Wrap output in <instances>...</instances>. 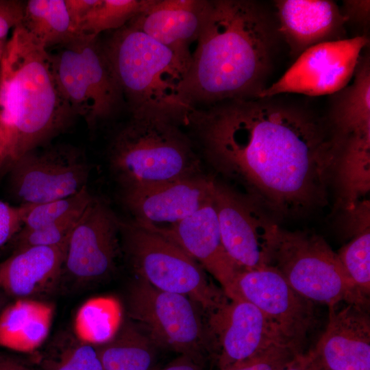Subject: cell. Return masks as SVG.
Segmentation results:
<instances>
[{
    "mask_svg": "<svg viewBox=\"0 0 370 370\" xmlns=\"http://www.w3.org/2000/svg\"><path fill=\"white\" fill-rule=\"evenodd\" d=\"M207 161L278 217L328 201L339 149L326 118L278 96L195 108L186 119Z\"/></svg>",
    "mask_w": 370,
    "mask_h": 370,
    "instance_id": "6da1fadb",
    "label": "cell"
},
{
    "mask_svg": "<svg viewBox=\"0 0 370 370\" xmlns=\"http://www.w3.org/2000/svg\"><path fill=\"white\" fill-rule=\"evenodd\" d=\"M282 40L275 14L251 0L206 1L201 29L180 99L190 111L258 98L268 86Z\"/></svg>",
    "mask_w": 370,
    "mask_h": 370,
    "instance_id": "7a4b0ae2",
    "label": "cell"
},
{
    "mask_svg": "<svg viewBox=\"0 0 370 370\" xmlns=\"http://www.w3.org/2000/svg\"><path fill=\"white\" fill-rule=\"evenodd\" d=\"M76 116L60 90L51 54L18 25L0 66V175L64 132Z\"/></svg>",
    "mask_w": 370,
    "mask_h": 370,
    "instance_id": "3957f363",
    "label": "cell"
},
{
    "mask_svg": "<svg viewBox=\"0 0 370 370\" xmlns=\"http://www.w3.org/2000/svg\"><path fill=\"white\" fill-rule=\"evenodd\" d=\"M103 44L132 116L186 122L189 111L180 99V87L187 68L173 51L128 24Z\"/></svg>",
    "mask_w": 370,
    "mask_h": 370,
    "instance_id": "277c9868",
    "label": "cell"
},
{
    "mask_svg": "<svg viewBox=\"0 0 370 370\" xmlns=\"http://www.w3.org/2000/svg\"><path fill=\"white\" fill-rule=\"evenodd\" d=\"M180 124L163 116L136 115L116 132L109 160L124 190L197 175L199 158Z\"/></svg>",
    "mask_w": 370,
    "mask_h": 370,
    "instance_id": "5b68a950",
    "label": "cell"
},
{
    "mask_svg": "<svg viewBox=\"0 0 370 370\" xmlns=\"http://www.w3.org/2000/svg\"><path fill=\"white\" fill-rule=\"evenodd\" d=\"M264 265L275 269L299 294L329 307L342 301L369 308L338 256L320 236L280 227L270 239Z\"/></svg>",
    "mask_w": 370,
    "mask_h": 370,
    "instance_id": "8992f818",
    "label": "cell"
},
{
    "mask_svg": "<svg viewBox=\"0 0 370 370\" xmlns=\"http://www.w3.org/2000/svg\"><path fill=\"white\" fill-rule=\"evenodd\" d=\"M121 234L140 279L159 290L188 297L208 315L229 300L196 260L172 241L134 222L121 221Z\"/></svg>",
    "mask_w": 370,
    "mask_h": 370,
    "instance_id": "52a82bcc",
    "label": "cell"
},
{
    "mask_svg": "<svg viewBox=\"0 0 370 370\" xmlns=\"http://www.w3.org/2000/svg\"><path fill=\"white\" fill-rule=\"evenodd\" d=\"M51 54L60 90L75 114L89 127L109 118L123 95L99 36L79 35Z\"/></svg>",
    "mask_w": 370,
    "mask_h": 370,
    "instance_id": "ba28073f",
    "label": "cell"
},
{
    "mask_svg": "<svg viewBox=\"0 0 370 370\" xmlns=\"http://www.w3.org/2000/svg\"><path fill=\"white\" fill-rule=\"evenodd\" d=\"M130 317L145 327L158 346L188 356L201 364L216 349L199 306L188 297L159 290L138 279L128 294Z\"/></svg>",
    "mask_w": 370,
    "mask_h": 370,
    "instance_id": "9c48e42d",
    "label": "cell"
},
{
    "mask_svg": "<svg viewBox=\"0 0 370 370\" xmlns=\"http://www.w3.org/2000/svg\"><path fill=\"white\" fill-rule=\"evenodd\" d=\"M89 166L77 149L64 145L32 150L8 171L13 195L20 204H36L79 193L88 180Z\"/></svg>",
    "mask_w": 370,
    "mask_h": 370,
    "instance_id": "30bf717a",
    "label": "cell"
},
{
    "mask_svg": "<svg viewBox=\"0 0 370 370\" xmlns=\"http://www.w3.org/2000/svg\"><path fill=\"white\" fill-rule=\"evenodd\" d=\"M229 299H243L258 308L299 354L316 323L314 303L296 292L273 268L243 269Z\"/></svg>",
    "mask_w": 370,
    "mask_h": 370,
    "instance_id": "8fae6325",
    "label": "cell"
},
{
    "mask_svg": "<svg viewBox=\"0 0 370 370\" xmlns=\"http://www.w3.org/2000/svg\"><path fill=\"white\" fill-rule=\"evenodd\" d=\"M365 36L320 43L296 59L291 66L260 94L258 98L286 93L310 97L332 95L345 88L353 78Z\"/></svg>",
    "mask_w": 370,
    "mask_h": 370,
    "instance_id": "7c38bea8",
    "label": "cell"
},
{
    "mask_svg": "<svg viewBox=\"0 0 370 370\" xmlns=\"http://www.w3.org/2000/svg\"><path fill=\"white\" fill-rule=\"evenodd\" d=\"M121 221L101 199L92 197L68 240L62 273L78 283L100 280L115 267Z\"/></svg>",
    "mask_w": 370,
    "mask_h": 370,
    "instance_id": "4fadbf2b",
    "label": "cell"
},
{
    "mask_svg": "<svg viewBox=\"0 0 370 370\" xmlns=\"http://www.w3.org/2000/svg\"><path fill=\"white\" fill-rule=\"evenodd\" d=\"M212 197L230 258L242 269L264 266L267 244L279 226L248 197L215 180Z\"/></svg>",
    "mask_w": 370,
    "mask_h": 370,
    "instance_id": "5bb4252c",
    "label": "cell"
},
{
    "mask_svg": "<svg viewBox=\"0 0 370 370\" xmlns=\"http://www.w3.org/2000/svg\"><path fill=\"white\" fill-rule=\"evenodd\" d=\"M208 317L220 370L274 345L295 349L264 314L247 301L229 299Z\"/></svg>",
    "mask_w": 370,
    "mask_h": 370,
    "instance_id": "9a60e30c",
    "label": "cell"
},
{
    "mask_svg": "<svg viewBox=\"0 0 370 370\" xmlns=\"http://www.w3.org/2000/svg\"><path fill=\"white\" fill-rule=\"evenodd\" d=\"M214 179L196 175L143 188L125 190L124 203L140 227L158 230L171 227L212 196Z\"/></svg>",
    "mask_w": 370,
    "mask_h": 370,
    "instance_id": "2e32d148",
    "label": "cell"
},
{
    "mask_svg": "<svg viewBox=\"0 0 370 370\" xmlns=\"http://www.w3.org/2000/svg\"><path fill=\"white\" fill-rule=\"evenodd\" d=\"M151 231L172 241L199 261L219 282L230 299L235 280L243 269L230 258L223 247L212 196L201 208L177 224Z\"/></svg>",
    "mask_w": 370,
    "mask_h": 370,
    "instance_id": "e0dca14e",
    "label": "cell"
},
{
    "mask_svg": "<svg viewBox=\"0 0 370 370\" xmlns=\"http://www.w3.org/2000/svg\"><path fill=\"white\" fill-rule=\"evenodd\" d=\"M368 308L329 307L328 323L312 349L321 370H370Z\"/></svg>",
    "mask_w": 370,
    "mask_h": 370,
    "instance_id": "ac0fdd59",
    "label": "cell"
},
{
    "mask_svg": "<svg viewBox=\"0 0 370 370\" xmlns=\"http://www.w3.org/2000/svg\"><path fill=\"white\" fill-rule=\"evenodd\" d=\"M274 4L278 32L294 57L316 45L346 38L347 20L333 1L278 0Z\"/></svg>",
    "mask_w": 370,
    "mask_h": 370,
    "instance_id": "d6986e66",
    "label": "cell"
},
{
    "mask_svg": "<svg viewBox=\"0 0 370 370\" xmlns=\"http://www.w3.org/2000/svg\"><path fill=\"white\" fill-rule=\"evenodd\" d=\"M206 5V0H153L127 24L173 51L188 70Z\"/></svg>",
    "mask_w": 370,
    "mask_h": 370,
    "instance_id": "ffe728a7",
    "label": "cell"
},
{
    "mask_svg": "<svg viewBox=\"0 0 370 370\" xmlns=\"http://www.w3.org/2000/svg\"><path fill=\"white\" fill-rule=\"evenodd\" d=\"M66 247L14 250L0 262V290L17 299L29 298L49 290L62 275Z\"/></svg>",
    "mask_w": 370,
    "mask_h": 370,
    "instance_id": "44dd1931",
    "label": "cell"
},
{
    "mask_svg": "<svg viewBox=\"0 0 370 370\" xmlns=\"http://www.w3.org/2000/svg\"><path fill=\"white\" fill-rule=\"evenodd\" d=\"M54 314L52 304L29 298L9 302L0 314V346L30 352L47 339Z\"/></svg>",
    "mask_w": 370,
    "mask_h": 370,
    "instance_id": "7402d4cb",
    "label": "cell"
},
{
    "mask_svg": "<svg viewBox=\"0 0 370 370\" xmlns=\"http://www.w3.org/2000/svg\"><path fill=\"white\" fill-rule=\"evenodd\" d=\"M21 25L47 50L66 45L78 36L73 28L65 0L25 1Z\"/></svg>",
    "mask_w": 370,
    "mask_h": 370,
    "instance_id": "603a6c76",
    "label": "cell"
},
{
    "mask_svg": "<svg viewBox=\"0 0 370 370\" xmlns=\"http://www.w3.org/2000/svg\"><path fill=\"white\" fill-rule=\"evenodd\" d=\"M155 346L148 336L126 324L112 339L95 347L103 370H150Z\"/></svg>",
    "mask_w": 370,
    "mask_h": 370,
    "instance_id": "cb8c5ba5",
    "label": "cell"
},
{
    "mask_svg": "<svg viewBox=\"0 0 370 370\" xmlns=\"http://www.w3.org/2000/svg\"><path fill=\"white\" fill-rule=\"evenodd\" d=\"M121 310L110 297H97L86 301L75 314L73 329L80 341L94 346L112 339L120 328Z\"/></svg>",
    "mask_w": 370,
    "mask_h": 370,
    "instance_id": "d4e9b609",
    "label": "cell"
},
{
    "mask_svg": "<svg viewBox=\"0 0 370 370\" xmlns=\"http://www.w3.org/2000/svg\"><path fill=\"white\" fill-rule=\"evenodd\" d=\"M153 0H97L80 24L77 34L99 36L117 30L146 9Z\"/></svg>",
    "mask_w": 370,
    "mask_h": 370,
    "instance_id": "484cf974",
    "label": "cell"
},
{
    "mask_svg": "<svg viewBox=\"0 0 370 370\" xmlns=\"http://www.w3.org/2000/svg\"><path fill=\"white\" fill-rule=\"evenodd\" d=\"M92 197L86 186L79 193L64 198L36 204H21L25 207L21 229L40 227L80 212Z\"/></svg>",
    "mask_w": 370,
    "mask_h": 370,
    "instance_id": "4316f807",
    "label": "cell"
},
{
    "mask_svg": "<svg viewBox=\"0 0 370 370\" xmlns=\"http://www.w3.org/2000/svg\"><path fill=\"white\" fill-rule=\"evenodd\" d=\"M347 274L366 297L370 294L369 225L356 231L354 237L336 253Z\"/></svg>",
    "mask_w": 370,
    "mask_h": 370,
    "instance_id": "83f0119b",
    "label": "cell"
},
{
    "mask_svg": "<svg viewBox=\"0 0 370 370\" xmlns=\"http://www.w3.org/2000/svg\"><path fill=\"white\" fill-rule=\"evenodd\" d=\"M65 340L58 354L45 361V370H103L95 346L75 336Z\"/></svg>",
    "mask_w": 370,
    "mask_h": 370,
    "instance_id": "f1b7e54d",
    "label": "cell"
},
{
    "mask_svg": "<svg viewBox=\"0 0 370 370\" xmlns=\"http://www.w3.org/2000/svg\"><path fill=\"white\" fill-rule=\"evenodd\" d=\"M83 210L40 227L21 229L13 238L14 250L32 247H58L66 245Z\"/></svg>",
    "mask_w": 370,
    "mask_h": 370,
    "instance_id": "f546056e",
    "label": "cell"
},
{
    "mask_svg": "<svg viewBox=\"0 0 370 370\" xmlns=\"http://www.w3.org/2000/svg\"><path fill=\"white\" fill-rule=\"evenodd\" d=\"M300 354L286 345H274L224 370H282Z\"/></svg>",
    "mask_w": 370,
    "mask_h": 370,
    "instance_id": "4dcf8cb0",
    "label": "cell"
},
{
    "mask_svg": "<svg viewBox=\"0 0 370 370\" xmlns=\"http://www.w3.org/2000/svg\"><path fill=\"white\" fill-rule=\"evenodd\" d=\"M23 205L12 206L0 200V247L12 241L23 227Z\"/></svg>",
    "mask_w": 370,
    "mask_h": 370,
    "instance_id": "1f68e13d",
    "label": "cell"
},
{
    "mask_svg": "<svg viewBox=\"0 0 370 370\" xmlns=\"http://www.w3.org/2000/svg\"><path fill=\"white\" fill-rule=\"evenodd\" d=\"M25 1L0 0V42H5L8 36L22 22Z\"/></svg>",
    "mask_w": 370,
    "mask_h": 370,
    "instance_id": "d6a6232c",
    "label": "cell"
},
{
    "mask_svg": "<svg viewBox=\"0 0 370 370\" xmlns=\"http://www.w3.org/2000/svg\"><path fill=\"white\" fill-rule=\"evenodd\" d=\"M343 14L347 22L365 27L369 22L370 1L369 0H346L343 1Z\"/></svg>",
    "mask_w": 370,
    "mask_h": 370,
    "instance_id": "836d02e7",
    "label": "cell"
},
{
    "mask_svg": "<svg viewBox=\"0 0 370 370\" xmlns=\"http://www.w3.org/2000/svg\"><path fill=\"white\" fill-rule=\"evenodd\" d=\"M97 1V0H65L67 12L71 24L77 35H78L77 29L80 24L94 7Z\"/></svg>",
    "mask_w": 370,
    "mask_h": 370,
    "instance_id": "e575fe53",
    "label": "cell"
},
{
    "mask_svg": "<svg viewBox=\"0 0 370 370\" xmlns=\"http://www.w3.org/2000/svg\"><path fill=\"white\" fill-rule=\"evenodd\" d=\"M282 370H321L310 349L297 355L294 360Z\"/></svg>",
    "mask_w": 370,
    "mask_h": 370,
    "instance_id": "d590c367",
    "label": "cell"
},
{
    "mask_svg": "<svg viewBox=\"0 0 370 370\" xmlns=\"http://www.w3.org/2000/svg\"><path fill=\"white\" fill-rule=\"evenodd\" d=\"M162 370H201V364L188 356L180 355Z\"/></svg>",
    "mask_w": 370,
    "mask_h": 370,
    "instance_id": "8d00e7d4",
    "label": "cell"
},
{
    "mask_svg": "<svg viewBox=\"0 0 370 370\" xmlns=\"http://www.w3.org/2000/svg\"><path fill=\"white\" fill-rule=\"evenodd\" d=\"M0 370H31L23 362L8 354L0 353Z\"/></svg>",
    "mask_w": 370,
    "mask_h": 370,
    "instance_id": "74e56055",
    "label": "cell"
},
{
    "mask_svg": "<svg viewBox=\"0 0 370 370\" xmlns=\"http://www.w3.org/2000/svg\"><path fill=\"white\" fill-rule=\"evenodd\" d=\"M10 297L6 295L3 291L0 290V314L9 303Z\"/></svg>",
    "mask_w": 370,
    "mask_h": 370,
    "instance_id": "f35d334b",
    "label": "cell"
},
{
    "mask_svg": "<svg viewBox=\"0 0 370 370\" xmlns=\"http://www.w3.org/2000/svg\"><path fill=\"white\" fill-rule=\"evenodd\" d=\"M5 43H6V41L0 42V66H1V58H2V55H3Z\"/></svg>",
    "mask_w": 370,
    "mask_h": 370,
    "instance_id": "ab89813d",
    "label": "cell"
}]
</instances>
